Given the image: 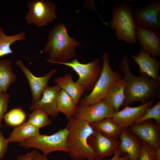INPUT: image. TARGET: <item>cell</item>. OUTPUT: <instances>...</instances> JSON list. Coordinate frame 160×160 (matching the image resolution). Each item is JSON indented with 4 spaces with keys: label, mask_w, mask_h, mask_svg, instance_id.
I'll return each mask as SVG.
<instances>
[{
    "label": "cell",
    "mask_w": 160,
    "mask_h": 160,
    "mask_svg": "<svg viewBox=\"0 0 160 160\" xmlns=\"http://www.w3.org/2000/svg\"><path fill=\"white\" fill-rule=\"evenodd\" d=\"M57 64L71 68L79 75V79L76 82L84 86L86 90L89 91L93 89L102 70L98 58L86 64L80 63L76 58L69 62Z\"/></svg>",
    "instance_id": "cell-8"
},
{
    "label": "cell",
    "mask_w": 160,
    "mask_h": 160,
    "mask_svg": "<svg viewBox=\"0 0 160 160\" xmlns=\"http://www.w3.org/2000/svg\"><path fill=\"white\" fill-rule=\"evenodd\" d=\"M7 138L2 134L0 130V160L2 159L6 154L8 148Z\"/></svg>",
    "instance_id": "cell-31"
},
{
    "label": "cell",
    "mask_w": 160,
    "mask_h": 160,
    "mask_svg": "<svg viewBox=\"0 0 160 160\" xmlns=\"http://www.w3.org/2000/svg\"><path fill=\"white\" fill-rule=\"evenodd\" d=\"M26 38L24 32L12 36L5 34L2 27L0 28V57L11 54L13 52L11 46L13 43L19 41L24 40Z\"/></svg>",
    "instance_id": "cell-25"
},
{
    "label": "cell",
    "mask_w": 160,
    "mask_h": 160,
    "mask_svg": "<svg viewBox=\"0 0 160 160\" xmlns=\"http://www.w3.org/2000/svg\"><path fill=\"white\" fill-rule=\"evenodd\" d=\"M68 130L66 127L51 135L39 134L35 137L19 143L20 147L26 148H33L41 151L47 155L55 151H61L68 153L67 138Z\"/></svg>",
    "instance_id": "cell-6"
},
{
    "label": "cell",
    "mask_w": 160,
    "mask_h": 160,
    "mask_svg": "<svg viewBox=\"0 0 160 160\" xmlns=\"http://www.w3.org/2000/svg\"><path fill=\"white\" fill-rule=\"evenodd\" d=\"M119 149L123 155L127 154L128 160H139L143 142L128 128H121Z\"/></svg>",
    "instance_id": "cell-16"
},
{
    "label": "cell",
    "mask_w": 160,
    "mask_h": 160,
    "mask_svg": "<svg viewBox=\"0 0 160 160\" xmlns=\"http://www.w3.org/2000/svg\"><path fill=\"white\" fill-rule=\"evenodd\" d=\"M142 141L154 149L160 145V124L153 119L134 123L128 128Z\"/></svg>",
    "instance_id": "cell-11"
},
{
    "label": "cell",
    "mask_w": 160,
    "mask_h": 160,
    "mask_svg": "<svg viewBox=\"0 0 160 160\" xmlns=\"http://www.w3.org/2000/svg\"><path fill=\"white\" fill-rule=\"evenodd\" d=\"M28 11L25 17L26 23L40 28L47 25L57 18L56 6L53 2L45 0H33L27 3Z\"/></svg>",
    "instance_id": "cell-7"
},
{
    "label": "cell",
    "mask_w": 160,
    "mask_h": 160,
    "mask_svg": "<svg viewBox=\"0 0 160 160\" xmlns=\"http://www.w3.org/2000/svg\"><path fill=\"white\" fill-rule=\"evenodd\" d=\"M90 125L94 130L99 132L107 137L116 140L119 138L121 128L113 122L112 118L105 119Z\"/></svg>",
    "instance_id": "cell-22"
},
{
    "label": "cell",
    "mask_w": 160,
    "mask_h": 160,
    "mask_svg": "<svg viewBox=\"0 0 160 160\" xmlns=\"http://www.w3.org/2000/svg\"><path fill=\"white\" fill-rule=\"evenodd\" d=\"M133 9V6L124 2L116 4L112 9V19L109 22L110 27L115 31L117 40L128 44H134L137 41V25L132 16Z\"/></svg>",
    "instance_id": "cell-4"
},
{
    "label": "cell",
    "mask_w": 160,
    "mask_h": 160,
    "mask_svg": "<svg viewBox=\"0 0 160 160\" xmlns=\"http://www.w3.org/2000/svg\"><path fill=\"white\" fill-rule=\"evenodd\" d=\"M125 85L123 79L116 81L111 86L103 99L113 107L116 112L119 111L124 101Z\"/></svg>",
    "instance_id": "cell-20"
},
{
    "label": "cell",
    "mask_w": 160,
    "mask_h": 160,
    "mask_svg": "<svg viewBox=\"0 0 160 160\" xmlns=\"http://www.w3.org/2000/svg\"><path fill=\"white\" fill-rule=\"evenodd\" d=\"M26 118V114L23 110L20 108H15L7 113L3 118L7 125L17 127L23 123Z\"/></svg>",
    "instance_id": "cell-27"
},
{
    "label": "cell",
    "mask_w": 160,
    "mask_h": 160,
    "mask_svg": "<svg viewBox=\"0 0 160 160\" xmlns=\"http://www.w3.org/2000/svg\"><path fill=\"white\" fill-rule=\"evenodd\" d=\"M155 100L152 99L137 107L126 106L121 110L116 112L112 120L121 128H128L142 116L148 109L152 107Z\"/></svg>",
    "instance_id": "cell-13"
},
{
    "label": "cell",
    "mask_w": 160,
    "mask_h": 160,
    "mask_svg": "<svg viewBox=\"0 0 160 160\" xmlns=\"http://www.w3.org/2000/svg\"><path fill=\"white\" fill-rule=\"evenodd\" d=\"M40 134L39 129L36 128L27 121L14 128L7 139L9 143H20L37 136Z\"/></svg>",
    "instance_id": "cell-21"
},
{
    "label": "cell",
    "mask_w": 160,
    "mask_h": 160,
    "mask_svg": "<svg viewBox=\"0 0 160 160\" xmlns=\"http://www.w3.org/2000/svg\"><path fill=\"white\" fill-rule=\"evenodd\" d=\"M154 150V149L143 142L139 160H155Z\"/></svg>",
    "instance_id": "cell-29"
},
{
    "label": "cell",
    "mask_w": 160,
    "mask_h": 160,
    "mask_svg": "<svg viewBox=\"0 0 160 160\" xmlns=\"http://www.w3.org/2000/svg\"><path fill=\"white\" fill-rule=\"evenodd\" d=\"M67 145L72 160H95V152L88 143L94 130L87 122L73 116L68 119Z\"/></svg>",
    "instance_id": "cell-3"
},
{
    "label": "cell",
    "mask_w": 160,
    "mask_h": 160,
    "mask_svg": "<svg viewBox=\"0 0 160 160\" xmlns=\"http://www.w3.org/2000/svg\"><path fill=\"white\" fill-rule=\"evenodd\" d=\"M27 121L39 129L52 123L51 120L48 117V115L39 108H35L33 110V111L29 115V119Z\"/></svg>",
    "instance_id": "cell-26"
},
{
    "label": "cell",
    "mask_w": 160,
    "mask_h": 160,
    "mask_svg": "<svg viewBox=\"0 0 160 160\" xmlns=\"http://www.w3.org/2000/svg\"><path fill=\"white\" fill-rule=\"evenodd\" d=\"M88 143L94 151L96 160H103L110 157L119 149L120 141L107 137L94 130L88 137Z\"/></svg>",
    "instance_id": "cell-12"
},
{
    "label": "cell",
    "mask_w": 160,
    "mask_h": 160,
    "mask_svg": "<svg viewBox=\"0 0 160 160\" xmlns=\"http://www.w3.org/2000/svg\"><path fill=\"white\" fill-rule=\"evenodd\" d=\"M154 156L155 160H160V146L155 149Z\"/></svg>",
    "instance_id": "cell-35"
},
{
    "label": "cell",
    "mask_w": 160,
    "mask_h": 160,
    "mask_svg": "<svg viewBox=\"0 0 160 160\" xmlns=\"http://www.w3.org/2000/svg\"><path fill=\"white\" fill-rule=\"evenodd\" d=\"M109 57L107 52L103 55V67L100 75L90 93L80 100L79 106L91 105L103 100L111 86L122 79L120 73L111 68Z\"/></svg>",
    "instance_id": "cell-5"
},
{
    "label": "cell",
    "mask_w": 160,
    "mask_h": 160,
    "mask_svg": "<svg viewBox=\"0 0 160 160\" xmlns=\"http://www.w3.org/2000/svg\"><path fill=\"white\" fill-rule=\"evenodd\" d=\"M77 106L71 97L61 89L57 98V107L59 112L63 113L68 119H70L75 115L77 109Z\"/></svg>",
    "instance_id": "cell-24"
},
{
    "label": "cell",
    "mask_w": 160,
    "mask_h": 160,
    "mask_svg": "<svg viewBox=\"0 0 160 160\" xmlns=\"http://www.w3.org/2000/svg\"><path fill=\"white\" fill-rule=\"evenodd\" d=\"M17 79L12 70L11 61L0 59V92L6 93L11 83L15 82Z\"/></svg>",
    "instance_id": "cell-23"
},
{
    "label": "cell",
    "mask_w": 160,
    "mask_h": 160,
    "mask_svg": "<svg viewBox=\"0 0 160 160\" xmlns=\"http://www.w3.org/2000/svg\"><path fill=\"white\" fill-rule=\"evenodd\" d=\"M47 39L43 50L48 54V63L68 62L76 58V48L81 44L69 36L65 24L58 23L54 25Z\"/></svg>",
    "instance_id": "cell-2"
},
{
    "label": "cell",
    "mask_w": 160,
    "mask_h": 160,
    "mask_svg": "<svg viewBox=\"0 0 160 160\" xmlns=\"http://www.w3.org/2000/svg\"><path fill=\"white\" fill-rule=\"evenodd\" d=\"M119 67L122 71L126 85L125 99L120 108L136 102L143 104L152 99L159 98L160 81H156L145 74L139 76L132 74L130 69L127 54L125 53Z\"/></svg>",
    "instance_id": "cell-1"
},
{
    "label": "cell",
    "mask_w": 160,
    "mask_h": 160,
    "mask_svg": "<svg viewBox=\"0 0 160 160\" xmlns=\"http://www.w3.org/2000/svg\"><path fill=\"white\" fill-rule=\"evenodd\" d=\"M160 11V1L156 0L143 7L134 8L132 16L137 26L145 29L159 31Z\"/></svg>",
    "instance_id": "cell-9"
},
{
    "label": "cell",
    "mask_w": 160,
    "mask_h": 160,
    "mask_svg": "<svg viewBox=\"0 0 160 160\" xmlns=\"http://www.w3.org/2000/svg\"><path fill=\"white\" fill-rule=\"evenodd\" d=\"M16 64L24 73L28 80L31 91L32 103L37 102L41 99L43 92L48 86L49 81L57 69H52L46 75L37 77L33 74L21 60H17Z\"/></svg>",
    "instance_id": "cell-14"
},
{
    "label": "cell",
    "mask_w": 160,
    "mask_h": 160,
    "mask_svg": "<svg viewBox=\"0 0 160 160\" xmlns=\"http://www.w3.org/2000/svg\"><path fill=\"white\" fill-rule=\"evenodd\" d=\"M115 112L113 107L103 99L91 105L79 106L73 117L90 124L112 118Z\"/></svg>",
    "instance_id": "cell-10"
},
{
    "label": "cell",
    "mask_w": 160,
    "mask_h": 160,
    "mask_svg": "<svg viewBox=\"0 0 160 160\" xmlns=\"http://www.w3.org/2000/svg\"><path fill=\"white\" fill-rule=\"evenodd\" d=\"M54 82L71 97L77 105L86 89L84 86L73 80L71 73H68L62 77L56 78Z\"/></svg>",
    "instance_id": "cell-19"
},
{
    "label": "cell",
    "mask_w": 160,
    "mask_h": 160,
    "mask_svg": "<svg viewBox=\"0 0 160 160\" xmlns=\"http://www.w3.org/2000/svg\"><path fill=\"white\" fill-rule=\"evenodd\" d=\"M61 89L57 84L49 86L42 93V96L37 102L31 103L30 109L39 108L52 118L56 117L59 113L57 109V101L58 95Z\"/></svg>",
    "instance_id": "cell-17"
},
{
    "label": "cell",
    "mask_w": 160,
    "mask_h": 160,
    "mask_svg": "<svg viewBox=\"0 0 160 160\" xmlns=\"http://www.w3.org/2000/svg\"><path fill=\"white\" fill-rule=\"evenodd\" d=\"M36 151H37L34 149L24 155H20L17 157L16 160H33Z\"/></svg>",
    "instance_id": "cell-32"
},
{
    "label": "cell",
    "mask_w": 160,
    "mask_h": 160,
    "mask_svg": "<svg viewBox=\"0 0 160 160\" xmlns=\"http://www.w3.org/2000/svg\"><path fill=\"white\" fill-rule=\"evenodd\" d=\"M133 60L138 65L140 74H145L156 81H160V62L141 49L138 54H132Z\"/></svg>",
    "instance_id": "cell-18"
},
{
    "label": "cell",
    "mask_w": 160,
    "mask_h": 160,
    "mask_svg": "<svg viewBox=\"0 0 160 160\" xmlns=\"http://www.w3.org/2000/svg\"></svg>",
    "instance_id": "cell-36"
},
{
    "label": "cell",
    "mask_w": 160,
    "mask_h": 160,
    "mask_svg": "<svg viewBox=\"0 0 160 160\" xmlns=\"http://www.w3.org/2000/svg\"><path fill=\"white\" fill-rule=\"evenodd\" d=\"M149 119L154 120L156 123L160 124V100L155 105L148 109L144 114L134 123L139 124Z\"/></svg>",
    "instance_id": "cell-28"
},
{
    "label": "cell",
    "mask_w": 160,
    "mask_h": 160,
    "mask_svg": "<svg viewBox=\"0 0 160 160\" xmlns=\"http://www.w3.org/2000/svg\"><path fill=\"white\" fill-rule=\"evenodd\" d=\"M137 41L141 49L155 58L160 57V34L154 29H146L137 26L136 30Z\"/></svg>",
    "instance_id": "cell-15"
},
{
    "label": "cell",
    "mask_w": 160,
    "mask_h": 160,
    "mask_svg": "<svg viewBox=\"0 0 160 160\" xmlns=\"http://www.w3.org/2000/svg\"><path fill=\"white\" fill-rule=\"evenodd\" d=\"M33 160H49L47 155L41 154L37 151L34 156Z\"/></svg>",
    "instance_id": "cell-34"
},
{
    "label": "cell",
    "mask_w": 160,
    "mask_h": 160,
    "mask_svg": "<svg viewBox=\"0 0 160 160\" xmlns=\"http://www.w3.org/2000/svg\"><path fill=\"white\" fill-rule=\"evenodd\" d=\"M10 95L0 92V130L2 128L1 122L8 107Z\"/></svg>",
    "instance_id": "cell-30"
},
{
    "label": "cell",
    "mask_w": 160,
    "mask_h": 160,
    "mask_svg": "<svg viewBox=\"0 0 160 160\" xmlns=\"http://www.w3.org/2000/svg\"><path fill=\"white\" fill-rule=\"evenodd\" d=\"M121 155L123 154L119 149L114 153L113 156L108 160H128V157L127 154L125 155L124 156L121 157L120 156Z\"/></svg>",
    "instance_id": "cell-33"
}]
</instances>
